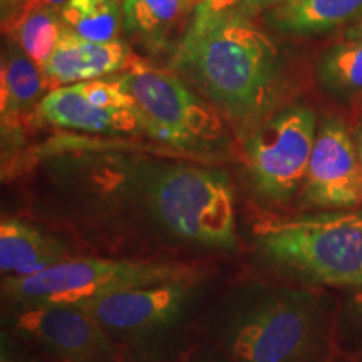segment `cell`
<instances>
[{
	"mask_svg": "<svg viewBox=\"0 0 362 362\" xmlns=\"http://www.w3.org/2000/svg\"><path fill=\"white\" fill-rule=\"evenodd\" d=\"M205 327L232 362H322L336 317L329 298L314 288L250 280L223 293Z\"/></svg>",
	"mask_w": 362,
	"mask_h": 362,
	"instance_id": "1",
	"label": "cell"
},
{
	"mask_svg": "<svg viewBox=\"0 0 362 362\" xmlns=\"http://www.w3.org/2000/svg\"><path fill=\"white\" fill-rule=\"evenodd\" d=\"M240 7L242 0H200L194 7L193 21L181 44H192L218 25L240 17Z\"/></svg>",
	"mask_w": 362,
	"mask_h": 362,
	"instance_id": "19",
	"label": "cell"
},
{
	"mask_svg": "<svg viewBox=\"0 0 362 362\" xmlns=\"http://www.w3.org/2000/svg\"><path fill=\"white\" fill-rule=\"evenodd\" d=\"M194 0H123V22L129 33L156 39L192 8Z\"/></svg>",
	"mask_w": 362,
	"mask_h": 362,
	"instance_id": "18",
	"label": "cell"
},
{
	"mask_svg": "<svg viewBox=\"0 0 362 362\" xmlns=\"http://www.w3.org/2000/svg\"><path fill=\"white\" fill-rule=\"evenodd\" d=\"M206 277L148 285L79 304L110 334L119 352L151 354L180 332L202 297Z\"/></svg>",
	"mask_w": 362,
	"mask_h": 362,
	"instance_id": "5",
	"label": "cell"
},
{
	"mask_svg": "<svg viewBox=\"0 0 362 362\" xmlns=\"http://www.w3.org/2000/svg\"><path fill=\"white\" fill-rule=\"evenodd\" d=\"M357 149H359V156H361V163H362V134L359 136V141H357Z\"/></svg>",
	"mask_w": 362,
	"mask_h": 362,
	"instance_id": "27",
	"label": "cell"
},
{
	"mask_svg": "<svg viewBox=\"0 0 362 362\" xmlns=\"http://www.w3.org/2000/svg\"><path fill=\"white\" fill-rule=\"evenodd\" d=\"M176 64L230 116L247 121L272 93L279 52L262 30L235 17L192 44H180Z\"/></svg>",
	"mask_w": 362,
	"mask_h": 362,
	"instance_id": "3",
	"label": "cell"
},
{
	"mask_svg": "<svg viewBox=\"0 0 362 362\" xmlns=\"http://www.w3.org/2000/svg\"><path fill=\"white\" fill-rule=\"evenodd\" d=\"M86 99L96 106L107 107V110H131L134 111L136 103L119 79L112 81H84L74 84Z\"/></svg>",
	"mask_w": 362,
	"mask_h": 362,
	"instance_id": "21",
	"label": "cell"
},
{
	"mask_svg": "<svg viewBox=\"0 0 362 362\" xmlns=\"http://www.w3.org/2000/svg\"><path fill=\"white\" fill-rule=\"evenodd\" d=\"M129 51L119 40L93 42L64 29L51 59L42 67L49 90L94 81L123 69Z\"/></svg>",
	"mask_w": 362,
	"mask_h": 362,
	"instance_id": "10",
	"label": "cell"
},
{
	"mask_svg": "<svg viewBox=\"0 0 362 362\" xmlns=\"http://www.w3.org/2000/svg\"><path fill=\"white\" fill-rule=\"evenodd\" d=\"M133 96L144 133L181 151H211L223 141L220 117L166 72L134 64L117 78Z\"/></svg>",
	"mask_w": 362,
	"mask_h": 362,
	"instance_id": "6",
	"label": "cell"
},
{
	"mask_svg": "<svg viewBox=\"0 0 362 362\" xmlns=\"http://www.w3.org/2000/svg\"><path fill=\"white\" fill-rule=\"evenodd\" d=\"M27 0H0V11H2V25L6 27L13 17L19 13Z\"/></svg>",
	"mask_w": 362,
	"mask_h": 362,
	"instance_id": "23",
	"label": "cell"
},
{
	"mask_svg": "<svg viewBox=\"0 0 362 362\" xmlns=\"http://www.w3.org/2000/svg\"><path fill=\"white\" fill-rule=\"evenodd\" d=\"M305 202L317 208L344 210L362 205V163L357 143L337 117L317 131L304 185Z\"/></svg>",
	"mask_w": 362,
	"mask_h": 362,
	"instance_id": "9",
	"label": "cell"
},
{
	"mask_svg": "<svg viewBox=\"0 0 362 362\" xmlns=\"http://www.w3.org/2000/svg\"><path fill=\"white\" fill-rule=\"evenodd\" d=\"M320 84L339 98L362 96V39L329 47L317 66Z\"/></svg>",
	"mask_w": 362,
	"mask_h": 362,
	"instance_id": "16",
	"label": "cell"
},
{
	"mask_svg": "<svg viewBox=\"0 0 362 362\" xmlns=\"http://www.w3.org/2000/svg\"><path fill=\"white\" fill-rule=\"evenodd\" d=\"M192 362H232L221 354V352H202L197 357H193Z\"/></svg>",
	"mask_w": 362,
	"mask_h": 362,
	"instance_id": "24",
	"label": "cell"
},
{
	"mask_svg": "<svg viewBox=\"0 0 362 362\" xmlns=\"http://www.w3.org/2000/svg\"><path fill=\"white\" fill-rule=\"evenodd\" d=\"M49 90L42 69L17 44H8L0 67V112L2 128L13 123Z\"/></svg>",
	"mask_w": 362,
	"mask_h": 362,
	"instance_id": "14",
	"label": "cell"
},
{
	"mask_svg": "<svg viewBox=\"0 0 362 362\" xmlns=\"http://www.w3.org/2000/svg\"><path fill=\"white\" fill-rule=\"evenodd\" d=\"M317 116L307 106L288 107L247 141V168L262 200L288 203L304 185L317 136Z\"/></svg>",
	"mask_w": 362,
	"mask_h": 362,
	"instance_id": "7",
	"label": "cell"
},
{
	"mask_svg": "<svg viewBox=\"0 0 362 362\" xmlns=\"http://www.w3.org/2000/svg\"><path fill=\"white\" fill-rule=\"evenodd\" d=\"M42 2L49 4V6H52V7H56V8H59V11H62V7H64L66 4L69 2V0H42Z\"/></svg>",
	"mask_w": 362,
	"mask_h": 362,
	"instance_id": "26",
	"label": "cell"
},
{
	"mask_svg": "<svg viewBox=\"0 0 362 362\" xmlns=\"http://www.w3.org/2000/svg\"><path fill=\"white\" fill-rule=\"evenodd\" d=\"M66 25L61 11L42 0H27L4 33L42 69L62 37Z\"/></svg>",
	"mask_w": 362,
	"mask_h": 362,
	"instance_id": "15",
	"label": "cell"
},
{
	"mask_svg": "<svg viewBox=\"0 0 362 362\" xmlns=\"http://www.w3.org/2000/svg\"><path fill=\"white\" fill-rule=\"evenodd\" d=\"M347 39H362V19H359L356 22L354 25L347 30L346 34Z\"/></svg>",
	"mask_w": 362,
	"mask_h": 362,
	"instance_id": "25",
	"label": "cell"
},
{
	"mask_svg": "<svg viewBox=\"0 0 362 362\" xmlns=\"http://www.w3.org/2000/svg\"><path fill=\"white\" fill-rule=\"evenodd\" d=\"M64 240L44 232L33 223L6 216L0 223V270L4 279L30 277L72 259Z\"/></svg>",
	"mask_w": 362,
	"mask_h": 362,
	"instance_id": "11",
	"label": "cell"
},
{
	"mask_svg": "<svg viewBox=\"0 0 362 362\" xmlns=\"http://www.w3.org/2000/svg\"><path fill=\"white\" fill-rule=\"evenodd\" d=\"M202 277L206 272L189 262L76 255L30 277L2 279V297L11 309L79 305L111 293Z\"/></svg>",
	"mask_w": 362,
	"mask_h": 362,
	"instance_id": "4",
	"label": "cell"
},
{
	"mask_svg": "<svg viewBox=\"0 0 362 362\" xmlns=\"http://www.w3.org/2000/svg\"><path fill=\"white\" fill-rule=\"evenodd\" d=\"M2 362H13L12 359H8V357L6 354H2Z\"/></svg>",
	"mask_w": 362,
	"mask_h": 362,
	"instance_id": "28",
	"label": "cell"
},
{
	"mask_svg": "<svg viewBox=\"0 0 362 362\" xmlns=\"http://www.w3.org/2000/svg\"><path fill=\"white\" fill-rule=\"evenodd\" d=\"M39 112L44 119L59 128L86 133H133L141 129L134 111L96 106L86 99L74 84L49 90L40 99Z\"/></svg>",
	"mask_w": 362,
	"mask_h": 362,
	"instance_id": "12",
	"label": "cell"
},
{
	"mask_svg": "<svg viewBox=\"0 0 362 362\" xmlns=\"http://www.w3.org/2000/svg\"><path fill=\"white\" fill-rule=\"evenodd\" d=\"M265 19L282 34L319 35L362 19V0H288Z\"/></svg>",
	"mask_w": 362,
	"mask_h": 362,
	"instance_id": "13",
	"label": "cell"
},
{
	"mask_svg": "<svg viewBox=\"0 0 362 362\" xmlns=\"http://www.w3.org/2000/svg\"><path fill=\"white\" fill-rule=\"evenodd\" d=\"M12 309L13 329L59 362L121 361L110 334L83 307L61 304Z\"/></svg>",
	"mask_w": 362,
	"mask_h": 362,
	"instance_id": "8",
	"label": "cell"
},
{
	"mask_svg": "<svg viewBox=\"0 0 362 362\" xmlns=\"http://www.w3.org/2000/svg\"><path fill=\"white\" fill-rule=\"evenodd\" d=\"M288 2V0H242V7H240V17H245L247 13H255L265 8H274L282 4Z\"/></svg>",
	"mask_w": 362,
	"mask_h": 362,
	"instance_id": "22",
	"label": "cell"
},
{
	"mask_svg": "<svg viewBox=\"0 0 362 362\" xmlns=\"http://www.w3.org/2000/svg\"><path fill=\"white\" fill-rule=\"evenodd\" d=\"M66 29L93 42L115 40L123 21L119 0H69L61 11Z\"/></svg>",
	"mask_w": 362,
	"mask_h": 362,
	"instance_id": "17",
	"label": "cell"
},
{
	"mask_svg": "<svg viewBox=\"0 0 362 362\" xmlns=\"http://www.w3.org/2000/svg\"><path fill=\"white\" fill-rule=\"evenodd\" d=\"M334 336L344 351L362 356V287L352 292L339 309Z\"/></svg>",
	"mask_w": 362,
	"mask_h": 362,
	"instance_id": "20",
	"label": "cell"
},
{
	"mask_svg": "<svg viewBox=\"0 0 362 362\" xmlns=\"http://www.w3.org/2000/svg\"><path fill=\"white\" fill-rule=\"evenodd\" d=\"M257 259L307 287H362V211L267 221L255 228Z\"/></svg>",
	"mask_w": 362,
	"mask_h": 362,
	"instance_id": "2",
	"label": "cell"
}]
</instances>
